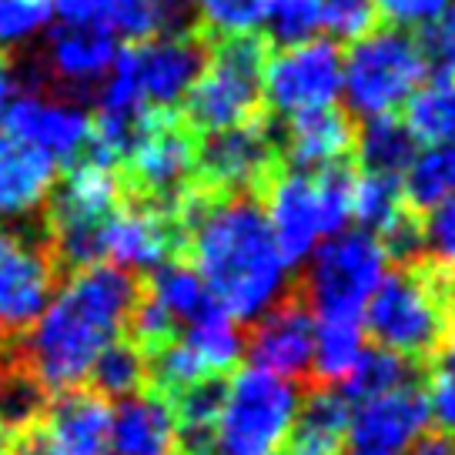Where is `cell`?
Segmentation results:
<instances>
[{"mask_svg": "<svg viewBox=\"0 0 455 455\" xmlns=\"http://www.w3.org/2000/svg\"><path fill=\"white\" fill-rule=\"evenodd\" d=\"M188 265L198 271L208 295L238 325H251L295 288L255 191L212 195L185 225Z\"/></svg>", "mask_w": 455, "mask_h": 455, "instance_id": "cell-1", "label": "cell"}, {"mask_svg": "<svg viewBox=\"0 0 455 455\" xmlns=\"http://www.w3.org/2000/svg\"><path fill=\"white\" fill-rule=\"evenodd\" d=\"M138 299L141 278L108 261L71 271L41 318L17 341L20 365L47 395L81 388L94 358L124 335Z\"/></svg>", "mask_w": 455, "mask_h": 455, "instance_id": "cell-2", "label": "cell"}, {"mask_svg": "<svg viewBox=\"0 0 455 455\" xmlns=\"http://www.w3.org/2000/svg\"><path fill=\"white\" fill-rule=\"evenodd\" d=\"M362 328L379 348L398 352L426 369H432L445 341L455 335L428 265L385 271L362 312Z\"/></svg>", "mask_w": 455, "mask_h": 455, "instance_id": "cell-3", "label": "cell"}, {"mask_svg": "<svg viewBox=\"0 0 455 455\" xmlns=\"http://www.w3.org/2000/svg\"><path fill=\"white\" fill-rule=\"evenodd\" d=\"M268 54V44L258 34L212 44L208 64L178 111L188 128L195 134H214L258 121L265 114L261 71Z\"/></svg>", "mask_w": 455, "mask_h": 455, "instance_id": "cell-4", "label": "cell"}, {"mask_svg": "<svg viewBox=\"0 0 455 455\" xmlns=\"http://www.w3.org/2000/svg\"><path fill=\"white\" fill-rule=\"evenodd\" d=\"M388 271L382 244L369 231H339L308 261L295 271L301 299L308 301L315 318H345L362 322L371 291Z\"/></svg>", "mask_w": 455, "mask_h": 455, "instance_id": "cell-5", "label": "cell"}, {"mask_svg": "<svg viewBox=\"0 0 455 455\" xmlns=\"http://www.w3.org/2000/svg\"><path fill=\"white\" fill-rule=\"evenodd\" d=\"M301 385L251 365L235 371L214 422L212 455H278L301 405Z\"/></svg>", "mask_w": 455, "mask_h": 455, "instance_id": "cell-6", "label": "cell"}, {"mask_svg": "<svg viewBox=\"0 0 455 455\" xmlns=\"http://www.w3.org/2000/svg\"><path fill=\"white\" fill-rule=\"evenodd\" d=\"M426 81L415 37L398 28H375L341 54V98L355 121L398 114Z\"/></svg>", "mask_w": 455, "mask_h": 455, "instance_id": "cell-7", "label": "cell"}, {"mask_svg": "<svg viewBox=\"0 0 455 455\" xmlns=\"http://www.w3.org/2000/svg\"><path fill=\"white\" fill-rule=\"evenodd\" d=\"M195 157L198 134L188 128L185 117L178 111H155L117 171L124 198L171 212V204L195 185Z\"/></svg>", "mask_w": 455, "mask_h": 455, "instance_id": "cell-8", "label": "cell"}, {"mask_svg": "<svg viewBox=\"0 0 455 455\" xmlns=\"http://www.w3.org/2000/svg\"><path fill=\"white\" fill-rule=\"evenodd\" d=\"M57 275L44 218L30 231L0 221V345L28 335L57 291Z\"/></svg>", "mask_w": 455, "mask_h": 455, "instance_id": "cell-9", "label": "cell"}, {"mask_svg": "<svg viewBox=\"0 0 455 455\" xmlns=\"http://www.w3.org/2000/svg\"><path fill=\"white\" fill-rule=\"evenodd\" d=\"M278 128L275 114H261L242 128L198 134L195 157V181L212 195H248L265 185L271 171L278 168Z\"/></svg>", "mask_w": 455, "mask_h": 455, "instance_id": "cell-10", "label": "cell"}, {"mask_svg": "<svg viewBox=\"0 0 455 455\" xmlns=\"http://www.w3.org/2000/svg\"><path fill=\"white\" fill-rule=\"evenodd\" d=\"M341 98V47L331 37H315L299 47L275 51L261 71V100L275 117L331 108Z\"/></svg>", "mask_w": 455, "mask_h": 455, "instance_id": "cell-11", "label": "cell"}, {"mask_svg": "<svg viewBox=\"0 0 455 455\" xmlns=\"http://www.w3.org/2000/svg\"><path fill=\"white\" fill-rule=\"evenodd\" d=\"M111 402L91 388H68L47 398L41 419L17 435L14 455H104Z\"/></svg>", "mask_w": 455, "mask_h": 455, "instance_id": "cell-12", "label": "cell"}, {"mask_svg": "<svg viewBox=\"0 0 455 455\" xmlns=\"http://www.w3.org/2000/svg\"><path fill=\"white\" fill-rule=\"evenodd\" d=\"M244 355L251 369L271 371L301 388L312 385L315 315L301 299L299 284L258 322L244 325Z\"/></svg>", "mask_w": 455, "mask_h": 455, "instance_id": "cell-13", "label": "cell"}, {"mask_svg": "<svg viewBox=\"0 0 455 455\" xmlns=\"http://www.w3.org/2000/svg\"><path fill=\"white\" fill-rule=\"evenodd\" d=\"M0 131L41 151L54 164L71 168L84 157L94 121L81 100L57 98L51 91H24L0 117Z\"/></svg>", "mask_w": 455, "mask_h": 455, "instance_id": "cell-14", "label": "cell"}, {"mask_svg": "<svg viewBox=\"0 0 455 455\" xmlns=\"http://www.w3.org/2000/svg\"><path fill=\"white\" fill-rule=\"evenodd\" d=\"M100 244H104V261L131 275L138 271L151 275L168 258L185 255V235L174 214L134 198L121 201L117 212L104 221Z\"/></svg>", "mask_w": 455, "mask_h": 455, "instance_id": "cell-15", "label": "cell"}, {"mask_svg": "<svg viewBox=\"0 0 455 455\" xmlns=\"http://www.w3.org/2000/svg\"><path fill=\"white\" fill-rule=\"evenodd\" d=\"M428 428L426 382L352 405L339 455H405Z\"/></svg>", "mask_w": 455, "mask_h": 455, "instance_id": "cell-16", "label": "cell"}, {"mask_svg": "<svg viewBox=\"0 0 455 455\" xmlns=\"http://www.w3.org/2000/svg\"><path fill=\"white\" fill-rule=\"evenodd\" d=\"M134 77L151 111H181V100L201 77L212 44L201 34L191 37H151L144 44H131Z\"/></svg>", "mask_w": 455, "mask_h": 455, "instance_id": "cell-17", "label": "cell"}, {"mask_svg": "<svg viewBox=\"0 0 455 455\" xmlns=\"http://www.w3.org/2000/svg\"><path fill=\"white\" fill-rule=\"evenodd\" d=\"M258 201L265 208L268 228L278 242L284 265L299 271L308 255L315 251V242L322 238V218H318V195H315L312 174H295L282 164L265 178L258 188Z\"/></svg>", "mask_w": 455, "mask_h": 455, "instance_id": "cell-18", "label": "cell"}, {"mask_svg": "<svg viewBox=\"0 0 455 455\" xmlns=\"http://www.w3.org/2000/svg\"><path fill=\"white\" fill-rule=\"evenodd\" d=\"M117 37L108 28L98 24H60L47 34L44 44V68L41 81L47 91V81L54 77L60 87L74 91V100L94 98L98 84L108 77V71L117 60Z\"/></svg>", "mask_w": 455, "mask_h": 455, "instance_id": "cell-19", "label": "cell"}, {"mask_svg": "<svg viewBox=\"0 0 455 455\" xmlns=\"http://www.w3.org/2000/svg\"><path fill=\"white\" fill-rule=\"evenodd\" d=\"M352 144H355V117L345 108L331 104L295 114L284 117L278 128V164L295 174H315L335 161H348Z\"/></svg>", "mask_w": 455, "mask_h": 455, "instance_id": "cell-20", "label": "cell"}, {"mask_svg": "<svg viewBox=\"0 0 455 455\" xmlns=\"http://www.w3.org/2000/svg\"><path fill=\"white\" fill-rule=\"evenodd\" d=\"M57 185V164L0 131V221H37Z\"/></svg>", "mask_w": 455, "mask_h": 455, "instance_id": "cell-21", "label": "cell"}, {"mask_svg": "<svg viewBox=\"0 0 455 455\" xmlns=\"http://www.w3.org/2000/svg\"><path fill=\"white\" fill-rule=\"evenodd\" d=\"M111 455H178V422L168 395L144 388L111 409Z\"/></svg>", "mask_w": 455, "mask_h": 455, "instance_id": "cell-22", "label": "cell"}, {"mask_svg": "<svg viewBox=\"0 0 455 455\" xmlns=\"http://www.w3.org/2000/svg\"><path fill=\"white\" fill-rule=\"evenodd\" d=\"M352 402L339 385H308L278 455H339Z\"/></svg>", "mask_w": 455, "mask_h": 455, "instance_id": "cell-23", "label": "cell"}, {"mask_svg": "<svg viewBox=\"0 0 455 455\" xmlns=\"http://www.w3.org/2000/svg\"><path fill=\"white\" fill-rule=\"evenodd\" d=\"M415 155H419V141L405 124V117L379 114V117H362L355 124L352 161L362 174L402 178Z\"/></svg>", "mask_w": 455, "mask_h": 455, "instance_id": "cell-24", "label": "cell"}, {"mask_svg": "<svg viewBox=\"0 0 455 455\" xmlns=\"http://www.w3.org/2000/svg\"><path fill=\"white\" fill-rule=\"evenodd\" d=\"M178 339L195 352V358L208 375H228L244 355V328L218 301H212L191 322H185Z\"/></svg>", "mask_w": 455, "mask_h": 455, "instance_id": "cell-25", "label": "cell"}, {"mask_svg": "<svg viewBox=\"0 0 455 455\" xmlns=\"http://www.w3.org/2000/svg\"><path fill=\"white\" fill-rule=\"evenodd\" d=\"M426 375H428L426 365H419L412 358L375 345V348H365V352L358 355L352 375H348L339 388L345 392V398H348L352 405H358V402L388 395V392L409 388V385H422Z\"/></svg>", "mask_w": 455, "mask_h": 455, "instance_id": "cell-26", "label": "cell"}, {"mask_svg": "<svg viewBox=\"0 0 455 455\" xmlns=\"http://www.w3.org/2000/svg\"><path fill=\"white\" fill-rule=\"evenodd\" d=\"M402 195L412 212H432L455 195V138L426 144L402 174Z\"/></svg>", "mask_w": 455, "mask_h": 455, "instance_id": "cell-27", "label": "cell"}, {"mask_svg": "<svg viewBox=\"0 0 455 455\" xmlns=\"http://www.w3.org/2000/svg\"><path fill=\"white\" fill-rule=\"evenodd\" d=\"M362 352H365V328H362V322L318 318L315 322L312 385H341L352 375Z\"/></svg>", "mask_w": 455, "mask_h": 455, "instance_id": "cell-28", "label": "cell"}, {"mask_svg": "<svg viewBox=\"0 0 455 455\" xmlns=\"http://www.w3.org/2000/svg\"><path fill=\"white\" fill-rule=\"evenodd\" d=\"M144 291H148L151 299L161 301L178 325L191 322L195 315H201L214 301L212 295H208L204 282H201V275L188 265V258H168L164 265H157V268L148 275Z\"/></svg>", "mask_w": 455, "mask_h": 455, "instance_id": "cell-29", "label": "cell"}, {"mask_svg": "<svg viewBox=\"0 0 455 455\" xmlns=\"http://www.w3.org/2000/svg\"><path fill=\"white\" fill-rule=\"evenodd\" d=\"M91 392L100 398H128L148 388V355L124 335L111 341L87 371Z\"/></svg>", "mask_w": 455, "mask_h": 455, "instance_id": "cell-30", "label": "cell"}, {"mask_svg": "<svg viewBox=\"0 0 455 455\" xmlns=\"http://www.w3.org/2000/svg\"><path fill=\"white\" fill-rule=\"evenodd\" d=\"M258 28H261V41L275 51L315 41L318 30L325 28L322 0H265Z\"/></svg>", "mask_w": 455, "mask_h": 455, "instance_id": "cell-31", "label": "cell"}, {"mask_svg": "<svg viewBox=\"0 0 455 455\" xmlns=\"http://www.w3.org/2000/svg\"><path fill=\"white\" fill-rule=\"evenodd\" d=\"M315 195H318V218H322V235L331 238L348 228L352 221V198H355V161H335L328 168L315 171Z\"/></svg>", "mask_w": 455, "mask_h": 455, "instance_id": "cell-32", "label": "cell"}, {"mask_svg": "<svg viewBox=\"0 0 455 455\" xmlns=\"http://www.w3.org/2000/svg\"><path fill=\"white\" fill-rule=\"evenodd\" d=\"M405 208L402 195V178H385V174H362L355 178V198H352V218L362 231L379 235L395 221V214Z\"/></svg>", "mask_w": 455, "mask_h": 455, "instance_id": "cell-33", "label": "cell"}, {"mask_svg": "<svg viewBox=\"0 0 455 455\" xmlns=\"http://www.w3.org/2000/svg\"><path fill=\"white\" fill-rule=\"evenodd\" d=\"M415 47L422 57L428 84H452L455 81V4L432 24L419 28Z\"/></svg>", "mask_w": 455, "mask_h": 455, "instance_id": "cell-34", "label": "cell"}, {"mask_svg": "<svg viewBox=\"0 0 455 455\" xmlns=\"http://www.w3.org/2000/svg\"><path fill=\"white\" fill-rule=\"evenodd\" d=\"M265 0H201V37L208 44L255 34Z\"/></svg>", "mask_w": 455, "mask_h": 455, "instance_id": "cell-35", "label": "cell"}, {"mask_svg": "<svg viewBox=\"0 0 455 455\" xmlns=\"http://www.w3.org/2000/svg\"><path fill=\"white\" fill-rule=\"evenodd\" d=\"M54 20L51 0H0V54L41 37Z\"/></svg>", "mask_w": 455, "mask_h": 455, "instance_id": "cell-36", "label": "cell"}, {"mask_svg": "<svg viewBox=\"0 0 455 455\" xmlns=\"http://www.w3.org/2000/svg\"><path fill=\"white\" fill-rule=\"evenodd\" d=\"M322 20L331 41L355 44L379 28V7L375 0H322Z\"/></svg>", "mask_w": 455, "mask_h": 455, "instance_id": "cell-37", "label": "cell"}, {"mask_svg": "<svg viewBox=\"0 0 455 455\" xmlns=\"http://www.w3.org/2000/svg\"><path fill=\"white\" fill-rule=\"evenodd\" d=\"M426 214L428 218H422L426 265L435 271H455V195Z\"/></svg>", "mask_w": 455, "mask_h": 455, "instance_id": "cell-38", "label": "cell"}, {"mask_svg": "<svg viewBox=\"0 0 455 455\" xmlns=\"http://www.w3.org/2000/svg\"><path fill=\"white\" fill-rule=\"evenodd\" d=\"M104 28L111 30L117 41H128V44L151 41V37H157L155 4L151 0H114Z\"/></svg>", "mask_w": 455, "mask_h": 455, "instance_id": "cell-39", "label": "cell"}, {"mask_svg": "<svg viewBox=\"0 0 455 455\" xmlns=\"http://www.w3.org/2000/svg\"><path fill=\"white\" fill-rule=\"evenodd\" d=\"M375 7H379V20H388V28L419 30L445 14L452 0H375Z\"/></svg>", "mask_w": 455, "mask_h": 455, "instance_id": "cell-40", "label": "cell"}, {"mask_svg": "<svg viewBox=\"0 0 455 455\" xmlns=\"http://www.w3.org/2000/svg\"><path fill=\"white\" fill-rule=\"evenodd\" d=\"M426 405H428V422L435 426V432L455 439V375L428 369Z\"/></svg>", "mask_w": 455, "mask_h": 455, "instance_id": "cell-41", "label": "cell"}, {"mask_svg": "<svg viewBox=\"0 0 455 455\" xmlns=\"http://www.w3.org/2000/svg\"><path fill=\"white\" fill-rule=\"evenodd\" d=\"M157 37H191L201 34V0H151Z\"/></svg>", "mask_w": 455, "mask_h": 455, "instance_id": "cell-42", "label": "cell"}, {"mask_svg": "<svg viewBox=\"0 0 455 455\" xmlns=\"http://www.w3.org/2000/svg\"><path fill=\"white\" fill-rule=\"evenodd\" d=\"M51 4H54V14L64 24H98V28H104L114 0H51Z\"/></svg>", "mask_w": 455, "mask_h": 455, "instance_id": "cell-43", "label": "cell"}, {"mask_svg": "<svg viewBox=\"0 0 455 455\" xmlns=\"http://www.w3.org/2000/svg\"><path fill=\"white\" fill-rule=\"evenodd\" d=\"M24 91H28L24 71L11 60V54H0V117L7 114V108H11Z\"/></svg>", "mask_w": 455, "mask_h": 455, "instance_id": "cell-44", "label": "cell"}, {"mask_svg": "<svg viewBox=\"0 0 455 455\" xmlns=\"http://www.w3.org/2000/svg\"><path fill=\"white\" fill-rule=\"evenodd\" d=\"M405 455H455V439H449V435H442V432H422L419 439L409 445V452Z\"/></svg>", "mask_w": 455, "mask_h": 455, "instance_id": "cell-45", "label": "cell"}, {"mask_svg": "<svg viewBox=\"0 0 455 455\" xmlns=\"http://www.w3.org/2000/svg\"><path fill=\"white\" fill-rule=\"evenodd\" d=\"M432 275H435V288H439V299H442V305H445V315H449V322H452V328H455V271L432 268Z\"/></svg>", "mask_w": 455, "mask_h": 455, "instance_id": "cell-46", "label": "cell"}, {"mask_svg": "<svg viewBox=\"0 0 455 455\" xmlns=\"http://www.w3.org/2000/svg\"><path fill=\"white\" fill-rule=\"evenodd\" d=\"M432 369L439 371H449V375H455V335L449 341H445V348L439 352V358L432 362Z\"/></svg>", "mask_w": 455, "mask_h": 455, "instance_id": "cell-47", "label": "cell"}, {"mask_svg": "<svg viewBox=\"0 0 455 455\" xmlns=\"http://www.w3.org/2000/svg\"><path fill=\"white\" fill-rule=\"evenodd\" d=\"M181 455H201V452H181Z\"/></svg>", "mask_w": 455, "mask_h": 455, "instance_id": "cell-48", "label": "cell"}]
</instances>
